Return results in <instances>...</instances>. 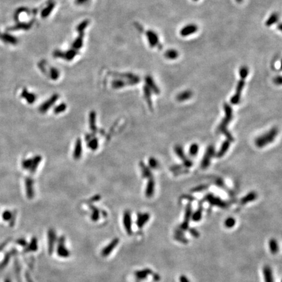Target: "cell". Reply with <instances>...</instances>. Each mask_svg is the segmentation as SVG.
Masks as SVG:
<instances>
[{
  "label": "cell",
  "instance_id": "obj_4",
  "mask_svg": "<svg viewBox=\"0 0 282 282\" xmlns=\"http://www.w3.org/2000/svg\"><path fill=\"white\" fill-rule=\"evenodd\" d=\"M215 155V148L212 146V145L208 146L202 159V161H201L200 163L201 168L203 169H206L209 166H210L211 160Z\"/></svg>",
  "mask_w": 282,
  "mask_h": 282
},
{
  "label": "cell",
  "instance_id": "obj_45",
  "mask_svg": "<svg viewBox=\"0 0 282 282\" xmlns=\"http://www.w3.org/2000/svg\"><path fill=\"white\" fill-rule=\"evenodd\" d=\"M66 106L65 105V104H60V105H59L58 107H57L55 109L56 113H60V112H63L64 110L66 109Z\"/></svg>",
  "mask_w": 282,
  "mask_h": 282
},
{
  "label": "cell",
  "instance_id": "obj_60",
  "mask_svg": "<svg viewBox=\"0 0 282 282\" xmlns=\"http://www.w3.org/2000/svg\"><path fill=\"white\" fill-rule=\"evenodd\" d=\"M136 282H140V281H138V280H137V281H136Z\"/></svg>",
  "mask_w": 282,
  "mask_h": 282
},
{
  "label": "cell",
  "instance_id": "obj_52",
  "mask_svg": "<svg viewBox=\"0 0 282 282\" xmlns=\"http://www.w3.org/2000/svg\"><path fill=\"white\" fill-rule=\"evenodd\" d=\"M153 274V279H154V281H158L160 279H161V277H160V276L157 273H155V274H154L153 273L152 274Z\"/></svg>",
  "mask_w": 282,
  "mask_h": 282
},
{
  "label": "cell",
  "instance_id": "obj_55",
  "mask_svg": "<svg viewBox=\"0 0 282 282\" xmlns=\"http://www.w3.org/2000/svg\"><path fill=\"white\" fill-rule=\"evenodd\" d=\"M86 1H87V0H77V2L78 3H82L85 2Z\"/></svg>",
  "mask_w": 282,
  "mask_h": 282
},
{
  "label": "cell",
  "instance_id": "obj_31",
  "mask_svg": "<svg viewBox=\"0 0 282 282\" xmlns=\"http://www.w3.org/2000/svg\"><path fill=\"white\" fill-rule=\"evenodd\" d=\"M199 151V146L197 143H193L189 148V154L191 156H195Z\"/></svg>",
  "mask_w": 282,
  "mask_h": 282
},
{
  "label": "cell",
  "instance_id": "obj_43",
  "mask_svg": "<svg viewBox=\"0 0 282 282\" xmlns=\"http://www.w3.org/2000/svg\"><path fill=\"white\" fill-rule=\"evenodd\" d=\"M184 167L183 166V165H173L170 168V170L173 172H177L179 171L180 170H182L184 169Z\"/></svg>",
  "mask_w": 282,
  "mask_h": 282
},
{
  "label": "cell",
  "instance_id": "obj_24",
  "mask_svg": "<svg viewBox=\"0 0 282 282\" xmlns=\"http://www.w3.org/2000/svg\"><path fill=\"white\" fill-rule=\"evenodd\" d=\"M140 167L142 171V176L144 178H152V173L148 167H147L143 162L140 163Z\"/></svg>",
  "mask_w": 282,
  "mask_h": 282
},
{
  "label": "cell",
  "instance_id": "obj_3",
  "mask_svg": "<svg viewBox=\"0 0 282 282\" xmlns=\"http://www.w3.org/2000/svg\"><path fill=\"white\" fill-rule=\"evenodd\" d=\"M203 202H207L211 206L221 208H226L229 206V203L222 200L220 197L215 196L212 193H208L203 199Z\"/></svg>",
  "mask_w": 282,
  "mask_h": 282
},
{
  "label": "cell",
  "instance_id": "obj_22",
  "mask_svg": "<svg viewBox=\"0 0 282 282\" xmlns=\"http://www.w3.org/2000/svg\"><path fill=\"white\" fill-rule=\"evenodd\" d=\"M203 208L202 206V203H200L199 204V206L197 208V210L193 213H192L191 220H192L194 222L200 221L201 220V219H202V217H203Z\"/></svg>",
  "mask_w": 282,
  "mask_h": 282
},
{
  "label": "cell",
  "instance_id": "obj_19",
  "mask_svg": "<svg viewBox=\"0 0 282 282\" xmlns=\"http://www.w3.org/2000/svg\"><path fill=\"white\" fill-rule=\"evenodd\" d=\"M231 142L230 141H229V140L227 139L226 141H225L222 143L220 149L219 150L218 152H217L216 153V154H215V156H216L217 157L221 158V157H223L225 154H226V153L227 152V151L229 150V148H230Z\"/></svg>",
  "mask_w": 282,
  "mask_h": 282
},
{
  "label": "cell",
  "instance_id": "obj_40",
  "mask_svg": "<svg viewBox=\"0 0 282 282\" xmlns=\"http://www.w3.org/2000/svg\"><path fill=\"white\" fill-rule=\"evenodd\" d=\"M1 37H2V39L4 40V41H6L9 42V43H13V44L17 43V39H16L15 38H14L11 35L5 34V35H2Z\"/></svg>",
  "mask_w": 282,
  "mask_h": 282
},
{
  "label": "cell",
  "instance_id": "obj_25",
  "mask_svg": "<svg viewBox=\"0 0 282 282\" xmlns=\"http://www.w3.org/2000/svg\"><path fill=\"white\" fill-rule=\"evenodd\" d=\"M144 97L146 98V101L148 103V105L150 109L152 110L153 109L152 107V91L149 89V88L146 85L144 86Z\"/></svg>",
  "mask_w": 282,
  "mask_h": 282
},
{
  "label": "cell",
  "instance_id": "obj_9",
  "mask_svg": "<svg viewBox=\"0 0 282 282\" xmlns=\"http://www.w3.org/2000/svg\"><path fill=\"white\" fill-rule=\"evenodd\" d=\"M146 35L147 36L150 46L152 48L158 46L159 49H162L163 46L160 44L158 35L156 32L152 30H148L146 32Z\"/></svg>",
  "mask_w": 282,
  "mask_h": 282
},
{
  "label": "cell",
  "instance_id": "obj_12",
  "mask_svg": "<svg viewBox=\"0 0 282 282\" xmlns=\"http://www.w3.org/2000/svg\"><path fill=\"white\" fill-rule=\"evenodd\" d=\"M118 243H119V238H114L106 247H104L102 249L101 255L104 257H106L108 255H109L112 253V252L113 251V249L118 246Z\"/></svg>",
  "mask_w": 282,
  "mask_h": 282
},
{
  "label": "cell",
  "instance_id": "obj_47",
  "mask_svg": "<svg viewBox=\"0 0 282 282\" xmlns=\"http://www.w3.org/2000/svg\"><path fill=\"white\" fill-rule=\"evenodd\" d=\"M179 281L180 282H190L189 279L186 276V275H181L179 278Z\"/></svg>",
  "mask_w": 282,
  "mask_h": 282
},
{
  "label": "cell",
  "instance_id": "obj_29",
  "mask_svg": "<svg viewBox=\"0 0 282 282\" xmlns=\"http://www.w3.org/2000/svg\"><path fill=\"white\" fill-rule=\"evenodd\" d=\"M178 52L174 49H169L165 52V57L169 60H175L178 57Z\"/></svg>",
  "mask_w": 282,
  "mask_h": 282
},
{
  "label": "cell",
  "instance_id": "obj_20",
  "mask_svg": "<svg viewBox=\"0 0 282 282\" xmlns=\"http://www.w3.org/2000/svg\"><path fill=\"white\" fill-rule=\"evenodd\" d=\"M257 193L255 191H251L248 193L247 195H246L244 197L241 199L240 204L242 205H246L248 203L253 202V201L257 199Z\"/></svg>",
  "mask_w": 282,
  "mask_h": 282
},
{
  "label": "cell",
  "instance_id": "obj_36",
  "mask_svg": "<svg viewBox=\"0 0 282 282\" xmlns=\"http://www.w3.org/2000/svg\"><path fill=\"white\" fill-rule=\"evenodd\" d=\"M56 99V95H55L54 97H53V98H52L49 101H46V102L43 104V106H41V109H41V110L42 112L46 111V109H48V108H49V107H51V104H52V103H53L55 102Z\"/></svg>",
  "mask_w": 282,
  "mask_h": 282
},
{
  "label": "cell",
  "instance_id": "obj_28",
  "mask_svg": "<svg viewBox=\"0 0 282 282\" xmlns=\"http://www.w3.org/2000/svg\"><path fill=\"white\" fill-rule=\"evenodd\" d=\"M279 20V14L277 13H274L270 14L269 19L265 22V26L267 27H270L273 24L278 22Z\"/></svg>",
  "mask_w": 282,
  "mask_h": 282
},
{
  "label": "cell",
  "instance_id": "obj_56",
  "mask_svg": "<svg viewBox=\"0 0 282 282\" xmlns=\"http://www.w3.org/2000/svg\"><path fill=\"white\" fill-rule=\"evenodd\" d=\"M101 212H102V214H103V217H106L107 216V212H106L105 211H102Z\"/></svg>",
  "mask_w": 282,
  "mask_h": 282
},
{
  "label": "cell",
  "instance_id": "obj_5",
  "mask_svg": "<svg viewBox=\"0 0 282 282\" xmlns=\"http://www.w3.org/2000/svg\"><path fill=\"white\" fill-rule=\"evenodd\" d=\"M245 80H246V78H240V80L237 84V86L236 92L231 98V104L236 105V104H238L239 103V102L240 101L243 89L245 86Z\"/></svg>",
  "mask_w": 282,
  "mask_h": 282
},
{
  "label": "cell",
  "instance_id": "obj_33",
  "mask_svg": "<svg viewBox=\"0 0 282 282\" xmlns=\"http://www.w3.org/2000/svg\"><path fill=\"white\" fill-rule=\"evenodd\" d=\"M22 96L23 98H24L25 99H26V100H27V101L29 103H32L33 102H34L35 99V96L30 93H28L27 90H24L22 93Z\"/></svg>",
  "mask_w": 282,
  "mask_h": 282
},
{
  "label": "cell",
  "instance_id": "obj_49",
  "mask_svg": "<svg viewBox=\"0 0 282 282\" xmlns=\"http://www.w3.org/2000/svg\"><path fill=\"white\" fill-rule=\"evenodd\" d=\"M182 197L183 199H187V200H188L190 203L191 202V201H193V200H195V198L193 197L192 195H184L182 196Z\"/></svg>",
  "mask_w": 282,
  "mask_h": 282
},
{
  "label": "cell",
  "instance_id": "obj_44",
  "mask_svg": "<svg viewBox=\"0 0 282 282\" xmlns=\"http://www.w3.org/2000/svg\"><path fill=\"white\" fill-rule=\"evenodd\" d=\"M98 141H97L96 139H93V140H92V141H90V143H89V145H88V146H89V147L90 148H92V150H95V149H96L97 148H98Z\"/></svg>",
  "mask_w": 282,
  "mask_h": 282
},
{
  "label": "cell",
  "instance_id": "obj_38",
  "mask_svg": "<svg viewBox=\"0 0 282 282\" xmlns=\"http://www.w3.org/2000/svg\"><path fill=\"white\" fill-rule=\"evenodd\" d=\"M148 165H149L150 168H154V169H156V168H158V167H159V163L157 162V160L153 157H152L149 159Z\"/></svg>",
  "mask_w": 282,
  "mask_h": 282
},
{
  "label": "cell",
  "instance_id": "obj_35",
  "mask_svg": "<svg viewBox=\"0 0 282 282\" xmlns=\"http://www.w3.org/2000/svg\"><path fill=\"white\" fill-rule=\"evenodd\" d=\"M208 184H200L199 186H197L195 188H192L190 191L192 193H197V192H201L203 191L206 189H207L208 188Z\"/></svg>",
  "mask_w": 282,
  "mask_h": 282
},
{
  "label": "cell",
  "instance_id": "obj_46",
  "mask_svg": "<svg viewBox=\"0 0 282 282\" xmlns=\"http://www.w3.org/2000/svg\"><path fill=\"white\" fill-rule=\"evenodd\" d=\"M3 219L5 220L9 221V220H10L12 218V214L9 211H6V212H5L3 213Z\"/></svg>",
  "mask_w": 282,
  "mask_h": 282
},
{
  "label": "cell",
  "instance_id": "obj_50",
  "mask_svg": "<svg viewBox=\"0 0 282 282\" xmlns=\"http://www.w3.org/2000/svg\"><path fill=\"white\" fill-rule=\"evenodd\" d=\"M274 83L276 84H277V85H281V82H282L281 77V76L276 77L274 78Z\"/></svg>",
  "mask_w": 282,
  "mask_h": 282
},
{
  "label": "cell",
  "instance_id": "obj_16",
  "mask_svg": "<svg viewBox=\"0 0 282 282\" xmlns=\"http://www.w3.org/2000/svg\"><path fill=\"white\" fill-rule=\"evenodd\" d=\"M264 282H274L272 269L269 265H265L263 269Z\"/></svg>",
  "mask_w": 282,
  "mask_h": 282
},
{
  "label": "cell",
  "instance_id": "obj_41",
  "mask_svg": "<svg viewBox=\"0 0 282 282\" xmlns=\"http://www.w3.org/2000/svg\"><path fill=\"white\" fill-rule=\"evenodd\" d=\"M188 231H189V232L190 233V235L192 237H195V238H199L200 237V232L195 228H193V227L189 228Z\"/></svg>",
  "mask_w": 282,
  "mask_h": 282
},
{
  "label": "cell",
  "instance_id": "obj_14",
  "mask_svg": "<svg viewBox=\"0 0 282 282\" xmlns=\"http://www.w3.org/2000/svg\"><path fill=\"white\" fill-rule=\"evenodd\" d=\"M150 218V215L148 213H139L136 219V225L139 229H142L146 223H148Z\"/></svg>",
  "mask_w": 282,
  "mask_h": 282
},
{
  "label": "cell",
  "instance_id": "obj_58",
  "mask_svg": "<svg viewBox=\"0 0 282 282\" xmlns=\"http://www.w3.org/2000/svg\"><path fill=\"white\" fill-rule=\"evenodd\" d=\"M193 1H194V2H198L199 0H193Z\"/></svg>",
  "mask_w": 282,
  "mask_h": 282
},
{
  "label": "cell",
  "instance_id": "obj_34",
  "mask_svg": "<svg viewBox=\"0 0 282 282\" xmlns=\"http://www.w3.org/2000/svg\"><path fill=\"white\" fill-rule=\"evenodd\" d=\"M82 153V145L81 143H80V141H77L76 146H75V152H74V157L76 159H78L80 157V155H81Z\"/></svg>",
  "mask_w": 282,
  "mask_h": 282
},
{
  "label": "cell",
  "instance_id": "obj_23",
  "mask_svg": "<svg viewBox=\"0 0 282 282\" xmlns=\"http://www.w3.org/2000/svg\"><path fill=\"white\" fill-rule=\"evenodd\" d=\"M38 249V240L36 237H33L31 240L30 243L26 246L24 249V252H36Z\"/></svg>",
  "mask_w": 282,
  "mask_h": 282
},
{
  "label": "cell",
  "instance_id": "obj_10",
  "mask_svg": "<svg viewBox=\"0 0 282 282\" xmlns=\"http://www.w3.org/2000/svg\"><path fill=\"white\" fill-rule=\"evenodd\" d=\"M123 223L126 232L129 235L133 234L132 231V219L130 211L126 210L124 213L123 215Z\"/></svg>",
  "mask_w": 282,
  "mask_h": 282
},
{
  "label": "cell",
  "instance_id": "obj_2",
  "mask_svg": "<svg viewBox=\"0 0 282 282\" xmlns=\"http://www.w3.org/2000/svg\"><path fill=\"white\" fill-rule=\"evenodd\" d=\"M278 129L274 127L272 129L255 139V146L259 148H263L267 145L274 142L278 135Z\"/></svg>",
  "mask_w": 282,
  "mask_h": 282
},
{
  "label": "cell",
  "instance_id": "obj_26",
  "mask_svg": "<svg viewBox=\"0 0 282 282\" xmlns=\"http://www.w3.org/2000/svg\"><path fill=\"white\" fill-rule=\"evenodd\" d=\"M26 187L27 196L29 199H31L34 196V191L33 188V181L30 179L26 180Z\"/></svg>",
  "mask_w": 282,
  "mask_h": 282
},
{
  "label": "cell",
  "instance_id": "obj_1",
  "mask_svg": "<svg viewBox=\"0 0 282 282\" xmlns=\"http://www.w3.org/2000/svg\"><path fill=\"white\" fill-rule=\"evenodd\" d=\"M223 109L225 112V117L223 118L220 124L218 127H217V131L219 133L224 135L227 140L231 142H234L235 139L233 138L231 133L229 131L227 126L231 122L233 117V112L232 109L229 104L225 103L223 104Z\"/></svg>",
  "mask_w": 282,
  "mask_h": 282
},
{
  "label": "cell",
  "instance_id": "obj_32",
  "mask_svg": "<svg viewBox=\"0 0 282 282\" xmlns=\"http://www.w3.org/2000/svg\"><path fill=\"white\" fill-rule=\"evenodd\" d=\"M236 224V220L232 217H229L225 220L224 222L225 227L227 229H231L235 226Z\"/></svg>",
  "mask_w": 282,
  "mask_h": 282
},
{
  "label": "cell",
  "instance_id": "obj_42",
  "mask_svg": "<svg viewBox=\"0 0 282 282\" xmlns=\"http://www.w3.org/2000/svg\"><path fill=\"white\" fill-rule=\"evenodd\" d=\"M54 7V4H52V5H51L49 7H48V8H46V9H45L43 11V13H42L43 17H48V15L49 14V13H51V10L53 9Z\"/></svg>",
  "mask_w": 282,
  "mask_h": 282
},
{
  "label": "cell",
  "instance_id": "obj_54",
  "mask_svg": "<svg viewBox=\"0 0 282 282\" xmlns=\"http://www.w3.org/2000/svg\"><path fill=\"white\" fill-rule=\"evenodd\" d=\"M26 281H28V282H34L33 281V280H32V279L31 278V276H30V275H29V273H26Z\"/></svg>",
  "mask_w": 282,
  "mask_h": 282
},
{
  "label": "cell",
  "instance_id": "obj_6",
  "mask_svg": "<svg viewBox=\"0 0 282 282\" xmlns=\"http://www.w3.org/2000/svg\"><path fill=\"white\" fill-rule=\"evenodd\" d=\"M174 150L176 156L183 162L182 165L184 167V168H190L193 165L192 161L188 157H187L182 146H180V145H176Z\"/></svg>",
  "mask_w": 282,
  "mask_h": 282
},
{
  "label": "cell",
  "instance_id": "obj_17",
  "mask_svg": "<svg viewBox=\"0 0 282 282\" xmlns=\"http://www.w3.org/2000/svg\"><path fill=\"white\" fill-rule=\"evenodd\" d=\"M146 86L149 88V89L152 92H153L156 95H159L160 93L159 88L156 85L154 79H153V78L152 77L147 76L146 77Z\"/></svg>",
  "mask_w": 282,
  "mask_h": 282
},
{
  "label": "cell",
  "instance_id": "obj_11",
  "mask_svg": "<svg viewBox=\"0 0 282 282\" xmlns=\"http://www.w3.org/2000/svg\"><path fill=\"white\" fill-rule=\"evenodd\" d=\"M56 241V233L54 229H50L48 231V252L52 255L54 252V245Z\"/></svg>",
  "mask_w": 282,
  "mask_h": 282
},
{
  "label": "cell",
  "instance_id": "obj_7",
  "mask_svg": "<svg viewBox=\"0 0 282 282\" xmlns=\"http://www.w3.org/2000/svg\"><path fill=\"white\" fill-rule=\"evenodd\" d=\"M193 213L192 210V205L191 203L189 202L188 203L186 207V210H185V215H184V221L180 224V227L178 229L183 231H186L188 230L189 228V221L191 218V215Z\"/></svg>",
  "mask_w": 282,
  "mask_h": 282
},
{
  "label": "cell",
  "instance_id": "obj_59",
  "mask_svg": "<svg viewBox=\"0 0 282 282\" xmlns=\"http://www.w3.org/2000/svg\"><path fill=\"white\" fill-rule=\"evenodd\" d=\"M6 282H10V281H9V280H7V281H6Z\"/></svg>",
  "mask_w": 282,
  "mask_h": 282
},
{
  "label": "cell",
  "instance_id": "obj_37",
  "mask_svg": "<svg viewBox=\"0 0 282 282\" xmlns=\"http://www.w3.org/2000/svg\"><path fill=\"white\" fill-rule=\"evenodd\" d=\"M249 74V69L247 66L241 67L239 70V75L240 78H246Z\"/></svg>",
  "mask_w": 282,
  "mask_h": 282
},
{
  "label": "cell",
  "instance_id": "obj_39",
  "mask_svg": "<svg viewBox=\"0 0 282 282\" xmlns=\"http://www.w3.org/2000/svg\"><path fill=\"white\" fill-rule=\"evenodd\" d=\"M174 238L176 241H178V242H179L184 244H186L189 242V240L186 237H185V236L174 235Z\"/></svg>",
  "mask_w": 282,
  "mask_h": 282
},
{
  "label": "cell",
  "instance_id": "obj_15",
  "mask_svg": "<svg viewBox=\"0 0 282 282\" xmlns=\"http://www.w3.org/2000/svg\"><path fill=\"white\" fill-rule=\"evenodd\" d=\"M153 274V270L150 269L146 268L142 270H137L135 272V276L136 279L138 281H142L146 279L149 275H151Z\"/></svg>",
  "mask_w": 282,
  "mask_h": 282
},
{
  "label": "cell",
  "instance_id": "obj_53",
  "mask_svg": "<svg viewBox=\"0 0 282 282\" xmlns=\"http://www.w3.org/2000/svg\"><path fill=\"white\" fill-rule=\"evenodd\" d=\"M75 55V52H73V51H71V52H69L67 54V59H68V60L72 59V58L74 57Z\"/></svg>",
  "mask_w": 282,
  "mask_h": 282
},
{
  "label": "cell",
  "instance_id": "obj_18",
  "mask_svg": "<svg viewBox=\"0 0 282 282\" xmlns=\"http://www.w3.org/2000/svg\"><path fill=\"white\" fill-rule=\"evenodd\" d=\"M155 191V181L153 179V178H150L147 186L146 188V190H145V195L146 197L150 198L154 196Z\"/></svg>",
  "mask_w": 282,
  "mask_h": 282
},
{
  "label": "cell",
  "instance_id": "obj_30",
  "mask_svg": "<svg viewBox=\"0 0 282 282\" xmlns=\"http://www.w3.org/2000/svg\"><path fill=\"white\" fill-rule=\"evenodd\" d=\"M90 208H91L92 210V215L91 218L93 221H97L99 219V209L97 208L95 206L93 205H90Z\"/></svg>",
  "mask_w": 282,
  "mask_h": 282
},
{
  "label": "cell",
  "instance_id": "obj_13",
  "mask_svg": "<svg viewBox=\"0 0 282 282\" xmlns=\"http://www.w3.org/2000/svg\"><path fill=\"white\" fill-rule=\"evenodd\" d=\"M198 30V27L196 24H190L182 28L180 30V34L182 37H187L190 35L195 34Z\"/></svg>",
  "mask_w": 282,
  "mask_h": 282
},
{
  "label": "cell",
  "instance_id": "obj_48",
  "mask_svg": "<svg viewBox=\"0 0 282 282\" xmlns=\"http://www.w3.org/2000/svg\"><path fill=\"white\" fill-rule=\"evenodd\" d=\"M17 242L19 245L22 246H24V247H26V246L28 245L27 242H26V240L25 239H19V240L17 241Z\"/></svg>",
  "mask_w": 282,
  "mask_h": 282
},
{
  "label": "cell",
  "instance_id": "obj_57",
  "mask_svg": "<svg viewBox=\"0 0 282 282\" xmlns=\"http://www.w3.org/2000/svg\"><path fill=\"white\" fill-rule=\"evenodd\" d=\"M236 2L237 3H242V2H243V0H236Z\"/></svg>",
  "mask_w": 282,
  "mask_h": 282
},
{
  "label": "cell",
  "instance_id": "obj_8",
  "mask_svg": "<svg viewBox=\"0 0 282 282\" xmlns=\"http://www.w3.org/2000/svg\"><path fill=\"white\" fill-rule=\"evenodd\" d=\"M66 237L64 236H61L58 239V246H57V254L59 257L63 258H67L70 256V251L66 247Z\"/></svg>",
  "mask_w": 282,
  "mask_h": 282
},
{
  "label": "cell",
  "instance_id": "obj_51",
  "mask_svg": "<svg viewBox=\"0 0 282 282\" xmlns=\"http://www.w3.org/2000/svg\"><path fill=\"white\" fill-rule=\"evenodd\" d=\"M81 45H82V41L80 39H77V41L75 42V43H74V46H75V48H80V46H81Z\"/></svg>",
  "mask_w": 282,
  "mask_h": 282
},
{
  "label": "cell",
  "instance_id": "obj_21",
  "mask_svg": "<svg viewBox=\"0 0 282 282\" xmlns=\"http://www.w3.org/2000/svg\"><path fill=\"white\" fill-rule=\"evenodd\" d=\"M193 96V92L189 90H185L183 91L180 93H179L178 95H176V100L179 101V102H184V101H186L188 100H189V99H191Z\"/></svg>",
  "mask_w": 282,
  "mask_h": 282
},
{
  "label": "cell",
  "instance_id": "obj_27",
  "mask_svg": "<svg viewBox=\"0 0 282 282\" xmlns=\"http://www.w3.org/2000/svg\"><path fill=\"white\" fill-rule=\"evenodd\" d=\"M269 249L271 253L276 254L279 251V245L277 240L275 238H271L269 242Z\"/></svg>",
  "mask_w": 282,
  "mask_h": 282
}]
</instances>
